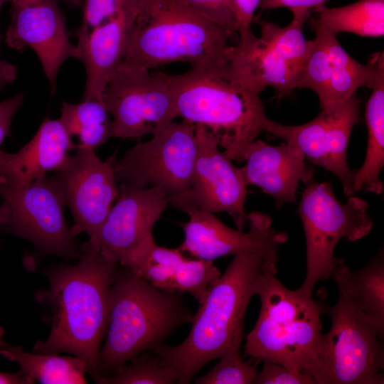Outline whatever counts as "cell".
<instances>
[{"instance_id":"obj_1","label":"cell","mask_w":384,"mask_h":384,"mask_svg":"<svg viewBox=\"0 0 384 384\" xmlns=\"http://www.w3.org/2000/svg\"><path fill=\"white\" fill-rule=\"evenodd\" d=\"M75 265H60L48 270L50 287L35 293L36 300L51 311L48 338L37 341L33 352L68 353L81 358L93 380L98 377L101 343L109 321L108 296L119 263L82 245Z\"/></svg>"},{"instance_id":"obj_2","label":"cell","mask_w":384,"mask_h":384,"mask_svg":"<svg viewBox=\"0 0 384 384\" xmlns=\"http://www.w3.org/2000/svg\"><path fill=\"white\" fill-rule=\"evenodd\" d=\"M277 272L276 265L260 255H235L207 288L187 338L176 346L163 343L150 351L178 374V383H189L209 361L240 348L250 301L258 294L266 277Z\"/></svg>"},{"instance_id":"obj_3","label":"cell","mask_w":384,"mask_h":384,"mask_svg":"<svg viewBox=\"0 0 384 384\" xmlns=\"http://www.w3.org/2000/svg\"><path fill=\"white\" fill-rule=\"evenodd\" d=\"M166 76L178 117L203 126L225 156L244 162L250 144L265 132L269 119L260 93L234 80L228 63Z\"/></svg>"},{"instance_id":"obj_4","label":"cell","mask_w":384,"mask_h":384,"mask_svg":"<svg viewBox=\"0 0 384 384\" xmlns=\"http://www.w3.org/2000/svg\"><path fill=\"white\" fill-rule=\"evenodd\" d=\"M122 267L109 291L107 336L98 357V376L112 374L163 344L177 328L191 324L194 315L182 293L163 292Z\"/></svg>"},{"instance_id":"obj_5","label":"cell","mask_w":384,"mask_h":384,"mask_svg":"<svg viewBox=\"0 0 384 384\" xmlns=\"http://www.w3.org/2000/svg\"><path fill=\"white\" fill-rule=\"evenodd\" d=\"M181 0H142L119 68L150 70L174 63L201 69L227 64L232 36Z\"/></svg>"},{"instance_id":"obj_6","label":"cell","mask_w":384,"mask_h":384,"mask_svg":"<svg viewBox=\"0 0 384 384\" xmlns=\"http://www.w3.org/2000/svg\"><path fill=\"white\" fill-rule=\"evenodd\" d=\"M276 274L266 277L257 294L260 310L247 336L245 354L257 362L308 373L316 361L325 307L312 296L288 289Z\"/></svg>"},{"instance_id":"obj_7","label":"cell","mask_w":384,"mask_h":384,"mask_svg":"<svg viewBox=\"0 0 384 384\" xmlns=\"http://www.w3.org/2000/svg\"><path fill=\"white\" fill-rule=\"evenodd\" d=\"M329 309V331L321 334L309 374L317 384H383L384 329L338 289Z\"/></svg>"},{"instance_id":"obj_8","label":"cell","mask_w":384,"mask_h":384,"mask_svg":"<svg viewBox=\"0 0 384 384\" xmlns=\"http://www.w3.org/2000/svg\"><path fill=\"white\" fill-rule=\"evenodd\" d=\"M289 10L293 16L287 26L281 27L255 17L260 36L229 46L226 60L234 80L258 93L271 87L279 96L289 95L297 88L311 46V41L306 40L303 34L311 10Z\"/></svg>"},{"instance_id":"obj_9","label":"cell","mask_w":384,"mask_h":384,"mask_svg":"<svg viewBox=\"0 0 384 384\" xmlns=\"http://www.w3.org/2000/svg\"><path fill=\"white\" fill-rule=\"evenodd\" d=\"M368 208V202L356 196L341 203L329 182L307 183L298 210L306 247V277L299 291L312 296L316 282L332 276L340 260L334 252L341 239L355 242L368 235L373 222Z\"/></svg>"},{"instance_id":"obj_10","label":"cell","mask_w":384,"mask_h":384,"mask_svg":"<svg viewBox=\"0 0 384 384\" xmlns=\"http://www.w3.org/2000/svg\"><path fill=\"white\" fill-rule=\"evenodd\" d=\"M0 231L28 240L41 257L81 258L82 245L65 218V202L55 175L21 188L0 183Z\"/></svg>"},{"instance_id":"obj_11","label":"cell","mask_w":384,"mask_h":384,"mask_svg":"<svg viewBox=\"0 0 384 384\" xmlns=\"http://www.w3.org/2000/svg\"><path fill=\"white\" fill-rule=\"evenodd\" d=\"M196 150V126L174 121L115 160L114 175L134 188L160 187L170 201L189 189Z\"/></svg>"},{"instance_id":"obj_12","label":"cell","mask_w":384,"mask_h":384,"mask_svg":"<svg viewBox=\"0 0 384 384\" xmlns=\"http://www.w3.org/2000/svg\"><path fill=\"white\" fill-rule=\"evenodd\" d=\"M102 100L112 116V137L154 135L178 117L166 73L119 68Z\"/></svg>"},{"instance_id":"obj_13","label":"cell","mask_w":384,"mask_h":384,"mask_svg":"<svg viewBox=\"0 0 384 384\" xmlns=\"http://www.w3.org/2000/svg\"><path fill=\"white\" fill-rule=\"evenodd\" d=\"M360 114V100L353 94L344 102L321 112L312 120L289 126L268 119L265 132L295 144L312 164L332 172L347 196L354 192L355 172L348 166L347 151L351 132Z\"/></svg>"},{"instance_id":"obj_14","label":"cell","mask_w":384,"mask_h":384,"mask_svg":"<svg viewBox=\"0 0 384 384\" xmlns=\"http://www.w3.org/2000/svg\"><path fill=\"white\" fill-rule=\"evenodd\" d=\"M196 126L197 150L189 189L169 203L184 213L204 210L225 212L243 230L247 221L245 203L246 184L240 171L202 125Z\"/></svg>"},{"instance_id":"obj_15","label":"cell","mask_w":384,"mask_h":384,"mask_svg":"<svg viewBox=\"0 0 384 384\" xmlns=\"http://www.w3.org/2000/svg\"><path fill=\"white\" fill-rule=\"evenodd\" d=\"M186 213L189 220L181 224L184 240L178 249L196 258L213 261L223 256L252 253L276 265L279 245L288 238L286 233L273 228L268 215L258 211L247 215V232L230 228L207 210H191Z\"/></svg>"},{"instance_id":"obj_16","label":"cell","mask_w":384,"mask_h":384,"mask_svg":"<svg viewBox=\"0 0 384 384\" xmlns=\"http://www.w3.org/2000/svg\"><path fill=\"white\" fill-rule=\"evenodd\" d=\"M114 161V154L102 161L95 151L77 148L56 171L65 206L73 218L71 230L75 236L85 233L92 238L117 199Z\"/></svg>"},{"instance_id":"obj_17","label":"cell","mask_w":384,"mask_h":384,"mask_svg":"<svg viewBox=\"0 0 384 384\" xmlns=\"http://www.w3.org/2000/svg\"><path fill=\"white\" fill-rule=\"evenodd\" d=\"M311 26L315 38L311 40L297 88L314 91L321 109L344 102L361 87L373 89L380 53L373 55L368 63L362 64L344 50L336 34L313 18Z\"/></svg>"},{"instance_id":"obj_18","label":"cell","mask_w":384,"mask_h":384,"mask_svg":"<svg viewBox=\"0 0 384 384\" xmlns=\"http://www.w3.org/2000/svg\"><path fill=\"white\" fill-rule=\"evenodd\" d=\"M169 203L160 187L137 188L121 183L117 201L104 223L95 236L82 245L119 264L152 235L153 228Z\"/></svg>"},{"instance_id":"obj_19","label":"cell","mask_w":384,"mask_h":384,"mask_svg":"<svg viewBox=\"0 0 384 384\" xmlns=\"http://www.w3.org/2000/svg\"><path fill=\"white\" fill-rule=\"evenodd\" d=\"M58 1L12 3L5 38L7 46L13 49L22 51L30 48L35 51L52 93L55 92L58 73L63 63L78 57L77 46L70 41Z\"/></svg>"},{"instance_id":"obj_20","label":"cell","mask_w":384,"mask_h":384,"mask_svg":"<svg viewBox=\"0 0 384 384\" xmlns=\"http://www.w3.org/2000/svg\"><path fill=\"white\" fill-rule=\"evenodd\" d=\"M119 265L127 267L163 292H187L198 303L208 286L221 274L213 261L188 258L178 248L159 246L153 235L126 255Z\"/></svg>"},{"instance_id":"obj_21","label":"cell","mask_w":384,"mask_h":384,"mask_svg":"<svg viewBox=\"0 0 384 384\" xmlns=\"http://www.w3.org/2000/svg\"><path fill=\"white\" fill-rule=\"evenodd\" d=\"M141 4L122 10L92 29L82 26L78 28V59L86 70L82 100H102L106 86L127 55Z\"/></svg>"},{"instance_id":"obj_22","label":"cell","mask_w":384,"mask_h":384,"mask_svg":"<svg viewBox=\"0 0 384 384\" xmlns=\"http://www.w3.org/2000/svg\"><path fill=\"white\" fill-rule=\"evenodd\" d=\"M299 149L293 143L282 142L272 146L255 139L245 155V164L240 171L246 185L260 187L274 198L276 206L294 203L299 182L312 181L309 167Z\"/></svg>"},{"instance_id":"obj_23","label":"cell","mask_w":384,"mask_h":384,"mask_svg":"<svg viewBox=\"0 0 384 384\" xmlns=\"http://www.w3.org/2000/svg\"><path fill=\"white\" fill-rule=\"evenodd\" d=\"M59 119L46 117L33 137L18 151L0 150V183L12 188L28 185L51 171H57L76 149Z\"/></svg>"},{"instance_id":"obj_24","label":"cell","mask_w":384,"mask_h":384,"mask_svg":"<svg viewBox=\"0 0 384 384\" xmlns=\"http://www.w3.org/2000/svg\"><path fill=\"white\" fill-rule=\"evenodd\" d=\"M372 94L366 107L368 146L362 166L355 172L353 192L366 191L377 195L383 191L380 174L384 165V54L380 53Z\"/></svg>"},{"instance_id":"obj_25","label":"cell","mask_w":384,"mask_h":384,"mask_svg":"<svg viewBox=\"0 0 384 384\" xmlns=\"http://www.w3.org/2000/svg\"><path fill=\"white\" fill-rule=\"evenodd\" d=\"M332 277L359 309L384 329V255L383 250L362 269L354 271L342 260Z\"/></svg>"},{"instance_id":"obj_26","label":"cell","mask_w":384,"mask_h":384,"mask_svg":"<svg viewBox=\"0 0 384 384\" xmlns=\"http://www.w3.org/2000/svg\"><path fill=\"white\" fill-rule=\"evenodd\" d=\"M7 360L16 363L19 372L32 380L46 384L86 383L87 365L77 356L25 351L22 346L9 344L0 351Z\"/></svg>"},{"instance_id":"obj_27","label":"cell","mask_w":384,"mask_h":384,"mask_svg":"<svg viewBox=\"0 0 384 384\" xmlns=\"http://www.w3.org/2000/svg\"><path fill=\"white\" fill-rule=\"evenodd\" d=\"M312 18L334 34L348 32L363 37L384 34V0H359L340 7H314Z\"/></svg>"},{"instance_id":"obj_28","label":"cell","mask_w":384,"mask_h":384,"mask_svg":"<svg viewBox=\"0 0 384 384\" xmlns=\"http://www.w3.org/2000/svg\"><path fill=\"white\" fill-rule=\"evenodd\" d=\"M58 119L71 137H78V148L95 151L112 138V116L102 100L63 101Z\"/></svg>"},{"instance_id":"obj_29","label":"cell","mask_w":384,"mask_h":384,"mask_svg":"<svg viewBox=\"0 0 384 384\" xmlns=\"http://www.w3.org/2000/svg\"><path fill=\"white\" fill-rule=\"evenodd\" d=\"M129 362L112 374L98 376L95 382L100 384L178 383V374L163 366L154 353L144 351Z\"/></svg>"},{"instance_id":"obj_30","label":"cell","mask_w":384,"mask_h":384,"mask_svg":"<svg viewBox=\"0 0 384 384\" xmlns=\"http://www.w3.org/2000/svg\"><path fill=\"white\" fill-rule=\"evenodd\" d=\"M253 360L243 361L240 348L224 353L208 373L196 379V384H252L257 375Z\"/></svg>"},{"instance_id":"obj_31","label":"cell","mask_w":384,"mask_h":384,"mask_svg":"<svg viewBox=\"0 0 384 384\" xmlns=\"http://www.w3.org/2000/svg\"><path fill=\"white\" fill-rule=\"evenodd\" d=\"M190 8L228 31L238 33V17L233 0H181Z\"/></svg>"},{"instance_id":"obj_32","label":"cell","mask_w":384,"mask_h":384,"mask_svg":"<svg viewBox=\"0 0 384 384\" xmlns=\"http://www.w3.org/2000/svg\"><path fill=\"white\" fill-rule=\"evenodd\" d=\"M83 19L81 26L90 30L110 20L122 10L138 6L142 0H82Z\"/></svg>"},{"instance_id":"obj_33","label":"cell","mask_w":384,"mask_h":384,"mask_svg":"<svg viewBox=\"0 0 384 384\" xmlns=\"http://www.w3.org/2000/svg\"><path fill=\"white\" fill-rule=\"evenodd\" d=\"M256 384H315L307 373L292 370L279 363L263 361V367L257 373Z\"/></svg>"},{"instance_id":"obj_34","label":"cell","mask_w":384,"mask_h":384,"mask_svg":"<svg viewBox=\"0 0 384 384\" xmlns=\"http://www.w3.org/2000/svg\"><path fill=\"white\" fill-rule=\"evenodd\" d=\"M262 0H233L238 17V41H245L255 36L252 23L256 9Z\"/></svg>"},{"instance_id":"obj_35","label":"cell","mask_w":384,"mask_h":384,"mask_svg":"<svg viewBox=\"0 0 384 384\" xmlns=\"http://www.w3.org/2000/svg\"><path fill=\"white\" fill-rule=\"evenodd\" d=\"M24 93H18L11 98L0 101V146L9 134L12 119L22 106Z\"/></svg>"},{"instance_id":"obj_36","label":"cell","mask_w":384,"mask_h":384,"mask_svg":"<svg viewBox=\"0 0 384 384\" xmlns=\"http://www.w3.org/2000/svg\"><path fill=\"white\" fill-rule=\"evenodd\" d=\"M329 0H262L259 8L267 9H275L279 8H306L312 9L314 7L324 4Z\"/></svg>"},{"instance_id":"obj_37","label":"cell","mask_w":384,"mask_h":384,"mask_svg":"<svg viewBox=\"0 0 384 384\" xmlns=\"http://www.w3.org/2000/svg\"><path fill=\"white\" fill-rule=\"evenodd\" d=\"M5 0H0V12ZM17 71L14 65L2 60L0 57V92L8 85L14 82Z\"/></svg>"},{"instance_id":"obj_38","label":"cell","mask_w":384,"mask_h":384,"mask_svg":"<svg viewBox=\"0 0 384 384\" xmlns=\"http://www.w3.org/2000/svg\"><path fill=\"white\" fill-rule=\"evenodd\" d=\"M35 382L26 375L17 373L0 372V384H31Z\"/></svg>"},{"instance_id":"obj_39","label":"cell","mask_w":384,"mask_h":384,"mask_svg":"<svg viewBox=\"0 0 384 384\" xmlns=\"http://www.w3.org/2000/svg\"><path fill=\"white\" fill-rule=\"evenodd\" d=\"M6 1H9L12 3H23V4H31V3H36L45 0H5ZM63 1L68 4L74 5V6H79L81 4L80 0H59Z\"/></svg>"},{"instance_id":"obj_40","label":"cell","mask_w":384,"mask_h":384,"mask_svg":"<svg viewBox=\"0 0 384 384\" xmlns=\"http://www.w3.org/2000/svg\"><path fill=\"white\" fill-rule=\"evenodd\" d=\"M4 330L0 326V351L4 349L9 343L4 339Z\"/></svg>"},{"instance_id":"obj_41","label":"cell","mask_w":384,"mask_h":384,"mask_svg":"<svg viewBox=\"0 0 384 384\" xmlns=\"http://www.w3.org/2000/svg\"><path fill=\"white\" fill-rule=\"evenodd\" d=\"M0 245H1V240H0Z\"/></svg>"},{"instance_id":"obj_42","label":"cell","mask_w":384,"mask_h":384,"mask_svg":"<svg viewBox=\"0 0 384 384\" xmlns=\"http://www.w3.org/2000/svg\"><path fill=\"white\" fill-rule=\"evenodd\" d=\"M80 1H82V0H80Z\"/></svg>"}]
</instances>
